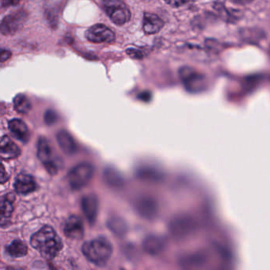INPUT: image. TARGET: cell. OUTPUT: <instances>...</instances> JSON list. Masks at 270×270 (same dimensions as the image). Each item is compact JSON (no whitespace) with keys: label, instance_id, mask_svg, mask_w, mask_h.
I'll return each mask as SVG.
<instances>
[{"label":"cell","instance_id":"3","mask_svg":"<svg viewBox=\"0 0 270 270\" xmlns=\"http://www.w3.org/2000/svg\"><path fill=\"white\" fill-rule=\"evenodd\" d=\"M94 174V165L89 163H81L69 170L68 183L72 190H81L91 181Z\"/></svg>","mask_w":270,"mask_h":270},{"label":"cell","instance_id":"9","mask_svg":"<svg viewBox=\"0 0 270 270\" xmlns=\"http://www.w3.org/2000/svg\"><path fill=\"white\" fill-rule=\"evenodd\" d=\"M134 208L139 216L148 220H154L159 213V206L156 200L150 196L138 197L134 203Z\"/></svg>","mask_w":270,"mask_h":270},{"label":"cell","instance_id":"21","mask_svg":"<svg viewBox=\"0 0 270 270\" xmlns=\"http://www.w3.org/2000/svg\"><path fill=\"white\" fill-rule=\"evenodd\" d=\"M103 180L109 187L120 188L124 185V179L120 173L111 167L105 169L103 172Z\"/></svg>","mask_w":270,"mask_h":270},{"label":"cell","instance_id":"1","mask_svg":"<svg viewBox=\"0 0 270 270\" xmlns=\"http://www.w3.org/2000/svg\"><path fill=\"white\" fill-rule=\"evenodd\" d=\"M30 244L46 260L53 259L63 248V242L59 235L48 225L33 235Z\"/></svg>","mask_w":270,"mask_h":270},{"label":"cell","instance_id":"26","mask_svg":"<svg viewBox=\"0 0 270 270\" xmlns=\"http://www.w3.org/2000/svg\"><path fill=\"white\" fill-rule=\"evenodd\" d=\"M215 9L218 11V13L220 14L221 17H223L225 21H229V20L233 19L234 17H231L230 13L226 11V9H225V7H224L222 4L219 3L217 6H215Z\"/></svg>","mask_w":270,"mask_h":270},{"label":"cell","instance_id":"15","mask_svg":"<svg viewBox=\"0 0 270 270\" xmlns=\"http://www.w3.org/2000/svg\"><path fill=\"white\" fill-rule=\"evenodd\" d=\"M165 248V242L157 235H149L143 242V249L148 255L156 256L161 254Z\"/></svg>","mask_w":270,"mask_h":270},{"label":"cell","instance_id":"20","mask_svg":"<svg viewBox=\"0 0 270 270\" xmlns=\"http://www.w3.org/2000/svg\"><path fill=\"white\" fill-rule=\"evenodd\" d=\"M57 141L66 155H72L76 152V143L75 141L74 138L67 131H60L57 134Z\"/></svg>","mask_w":270,"mask_h":270},{"label":"cell","instance_id":"24","mask_svg":"<svg viewBox=\"0 0 270 270\" xmlns=\"http://www.w3.org/2000/svg\"><path fill=\"white\" fill-rule=\"evenodd\" d=\"M108 227L114 235L119 237L124 236L126 233L127 226L124 220L120 218H112L108 221Z\"/></svg>","mask_w":270,"mask_h":270},{"label":"cell","instance_id":"27","mask_svg":"<svg viewBox=\"0 0 270 270\" xmlns=\"http://www.w3.org/2000/svg\"><path fill=\"white\" fill-rule=\"evenodd\" d=\"M126 53L129 55L131 58L135 60H141L144 57V55L140 51L133 48H127Z\"/></svg>","mask_w":270,"mask_h":270},{"label":"cell","instance_id":"33","mask_svg":"<svg viewBox=\"0 0 270 270\" xmlns=\"http://www.w3.org/2000/svg\"><path fill=\"white\" fill-rule=\"evenodd\" d=\"M144 1H150V0H144Z\"/></svg>","mask_w":270,"mask_h":270},{"label":"cell","instance_id":"4","mask_svg":"<svg viewBox=\"0 0 270 270\" xmlns=\"http://www.w3.org/2000/svg\"><path fill=\"white\" fill-rule=\"evenodd\" d=\"M197 225L194 218L188 215H180L174 217L169 225V231L176 240H185L194 235Z\"/></svg>","mask_w":270,"mask_h":270},{"label":"cell","instance_id":"5","mask_svg":"<svg viewBox=\"0 0 270 270\" xmlns=\"http://www.w3.org/2000/svg\"><path fill=\"white\" fill-rule=\"evenodd\" d=\"M103 7L112 22L118 26H123L129 22L131 12L123 0H103Z\"/></svg>","mask_w":270,"mask_h":270},{"label":"cell","instance_id":"32","mask_svg":"<svg viewBox=\"0 0 270 270\" xmlns=\"http://www.w3.org/2000/svg\"><path fill=\"white\" fill-rule=\"evenodd\" d=\"M2 48H0V57H1V52H2Z\"/></svg>","mask_w":270,"mask_h":270},{"label":"cell","instance_id":"25","mask_svg":"<svg viewBox=\"0 0 270 270\" xmlns=\"http://www.w3.org/2000/svg\"><path fill=\"white\" fill-rule=\"evenodd\" d=\"M57 120H58V115L56 112L53 111L52 109H48L45 113V122L48 125L55 124Z\"/></svg>","mask_w":270,"mask_h":270},{"label":"cell","instance_id":"30","mask_svg":"<svg viewBox=\"0 0 270 270\" xmlns=\"http://www.w3.org/2000/svg\"><path fill=\"white\" fill-rule=\"evenodd\" d=\"M22 0H1L2 5L3 7H10V6H16Z\"/></svg>","mask_w":270,"mask_h":270},{"label":"cell","instance_id":"22","mask_svg":"<svg viewBox=\"0 0 270 270\" xmlns=\"http://www.w3.org/2000/svg\"><path fill=\"white\" fill-rule=\"evenodd\" d=\"M28 247L24 242L21 240H14L7 247V252L11 257H22L26 256Z\"/></svg>","mask_w":270,"mask_h":270},{"label":"cell","instance_id":"18","mask_svg":"<svg viewBox=\"0 0 270 270\" xmlns=\"http://www.w3.org/2000/svg\"><path fill=\"white\" fill-rule=\"evenodd\" d=\"M164 26V21L159 16L155 14H144L143 29L147 34H155L159 33Z\"/></svg>","mask_w":270,"mask_h":270},{"label":"cell","instance_id":"16","mask_svg":"<svg viewBox=\"0 0 270 270\" xmlns=\"http://www.w3.org/2000/svg\"><path fill=\"white\" fill-rule=\"evenodd\" d=\"M9 129L14 137L22 143H27L30 139V132L28 127L23 120L19 119H13L10 120L8 124Z\"/></svg>","mask_w":270,"mask_h":270},{"label":"cell","instance_id":"7","mask_svg":"<svg viewBox=\"0 0 270 270\" xmlns=\"http://www.w3.org/2000/svg\"><path fill=\"white\" fill-rule=\"evenodd\" d=\"M37 157L46 170L51 175H56L59 171L58 159L46 138L41 137L37 143Z\"/></svg>","mask_w":270,"mask_h":270},{"label":"cell","instance_id":"13","mask_svg":"<svg viewBox=\"0 0 270 270\" xmlns=\"http://www.w3.org/2000/svg\"><path fill=\"white\" fill-rule=\"evenodd\" d=\"M64 234L72 240H80L84 236V226L80 218L76 216H71L66 220Z\"/></svg>","mask_w":270,"mask_h":270},{"label":"cell","instance_id":"17","mask_svg":"<svg viewBox=\"0 0 270 270\" xmlns=\"http://www.w3.org/2000/svg\"><path fill=\"white\" fill-rule=\"evenodd\" d=\"M15 190L19 194H28L34 191L37 187L33 177L29 174H18L15 181Z\"/></svg>","mask_w":270,"mask_h":270},{"label":"cell","instance_id":"31","mask_svg":"<svg viewBox=\"0 0 270 270\" xmlns=\"http://www.w3.org/2000/svg\"><path fill=\"white\" fill-rule=\"evenodd\" d=\"M235 1H236L240 4H247V3L253 2L254 0H235Z\"/></svg>","mask_w":270,"mask_h":270},{"label":"cell","instance_id":"28","mask_svg":"<svg viewBox=\"0 0 270 270\" xmlns=\"http://www.w3.org/2000/svg\"><path fill=\"white\" fill-rule=\"evenodd\" d=\"M10 179L8 173L5 169L4 165H2V163L0 161V184L7 182Z\"/></svg>","mask_w":270,"mask_h":270},{"label":"cell","instance_id":"14","mask_svg":"<svg viewBox=\"0 0 270 270\" xmlns=\"http://www.w3.org/2000/svg\"><path fill=\"white\" fill-rule=\"evenodd\" d=\"M21 155V150L7 135L0 137V157L3 159H13Z\"/></svg>","mask_w":270,"mask_h":270},{"label":"cell","instance_id":"11","mask_svg":"<svg viewBox=\"0 0 270 270\" xmlns=\"http://www.w3.org/2000/svg\"><path fill=\"white\" fill-rule=\"evenodd\" d=\"M81 207L87 221L90 225H94L98 212V199L95 194H88L83 196L81 200Z\"/></svg>","mask_w":270,"mask_h":270},{"label":"cell","instance_id":"19","mask_svg":"<svg viewBox=\"0 0 270 270\" xmlns=\"http://www.w3.org/2000/svg\"><path fill=\"white\" fill-rule=\"evenodd\" d=\"M206 261V257L202 253H192L181 257L180 265L183 268L200 269L205 266Z\"/></svg>","mask_w":270,"mask_h":270},{"label":"cell","instance_id":"29","mask_svg":"<svg viewBox=\"0 0 270 270\" xmlns=\"http://www.w3.org/2000/svg\"><path fill=\"white\" fill-rule=\"evenodd\" d=\"M165 3L173 7H180L186 4L190 0H164Z\"/></svg>","mask_w":270,"mask_h":270},{"label":"cell","instance_id":"12","mask_svg":"<svg viewBox=\"0 0 270 270\" xmlns=\"http://www.w3.org/2000/svg\"><path fill=\"white\" fill-rule=\"evenodd\" d=\"M15 199V194H9L0 200V228H6L11 225Z\"/></svg>","mask_w":270,"mask_h":270},{"label":"cell","instance_id":"8","mask_svg":"<svg viewBox=\"0 0 270 270\" xmlns=\"http://www.w3.org/2000/svg\"><path fill=\"white\" fill-rule=\"evenodd\" d=\"M26 18L27 14L24 11H17L6 16L0 23V32L6 36L15 34L22 28Z\"/></svg>","mask_w":270,"mask_h":270},{"label":"cell","instance_id":"23","mask_svg":"<svg viewBox=\"0 0 270 270\" xmlns=\"http://www.w3.org/2000/svg\"><path fill=\"white\" fill-rule=\"evenodd\" d=\"M14 106L16 111L21 113H28L30 111V101L27 96L23 94H18L14 98Z\"/></svg>","mask_w":270,"mask_h":270},{"label":"cell","instance_id":"10","mask_svg":"<svg viewBox=\"0 0 270 270\" xmlns=\"http://www.w3.org/2000/svg\"><path fill=\"white\" fill-rule=\"evenodd\" d=\"M87 39L92 43H110L115 40V33L103 24H96L87 30Z\"/></svg>","mask_w":270,"mask_h":270},{"label":"cell","instance_id":"2","mask_svg":"<svg viewBox=\"0 0 270 270\" xmlns=\"http://www.w3.org/2000/svg\"><path fill=\"white\" fill-rule=\"evenodd\" d=\"M82 251L88 261L95 266H105L113 254V246L105 238H98L84 242Z\"/></svg>","mask_w":270,"mask_h":270},{"label":"cell","instance_id":"6","mask_svg":"<svg viewBox=\"0 0 270 270\" xmlns=\"http://www.w3.org/2000/svg\"><path fill=\"white\" fill-rule=\"evenodd\" d=\"M179 76L183 85L189 91L200 92L206 87V78L204 75L191 67L185 66L179 70Z\"/></svg>","mask_w":270,"mask_h":270}]
</instances>
